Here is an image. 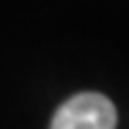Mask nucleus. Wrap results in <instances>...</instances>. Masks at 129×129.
Instances as JSON below:
<instances>
[{"mask_svg":"<svg viewBox=\"0 0 129 129\" xmlns=\"http://www.w3.org/2000/svg\"><path fill=\"white\" fill-rule=\"evenodd\" d=\"M50 129H117V110L108 96L84 91L57 108Z\"/></svg>","mask_w":129,"mask_h":129,"instance_id":"obj_1","label":"nucleus"}]
</instances>
